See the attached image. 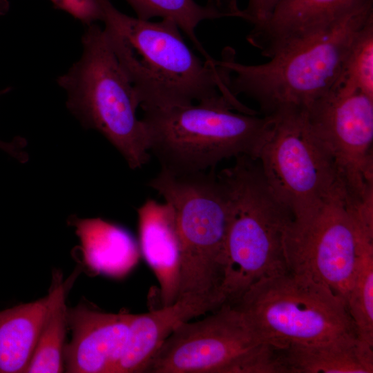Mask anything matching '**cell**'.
<instances>
[{
  "label": "cell",
  "mask_w": 373,
  "mask_h": 373,
  "mask_svg": "<svg viewBox=\"0 0 373 373\" xmlns=\"http://www.w3.org/2000/svg\"><path fill=\"white\" fill-rule=\"evenodd\" d=\"M107 41L142 110L227 99L241 103L229 87V73L213 58L201 59L178 25L126 15L111 0H97Z\"/></svg>",
  "instance_id": "6da1fadb"
},
{
  "label": "cell",
  "mask_w": 373,
  "mask_h": 373,
  "mask_svg": "<svg viewBox=\"0 0 373 373\" xmlns=\"http://www.w3.org/2000/svg\"><path fill=\"white\" fill-rule=\"evenodd\" d=\"M372 17L373 0H368L325 29L282 49L266 63L238 62L231 48L224 49L218 61L229 75L231 93L253 99L262 115L305 109L335 87L352 43Z\"/></svg>",
  "instance_id": "7a4b0ae2"
},
{
  "label": "cell",
  "mask_w": 373,
  "mask_h": 373,
  "mask_svg": "<svg viewBox=\"0 0 373 373\" xmlns=\"http://www.w3.org/2000/svg\"><path fill=\"white\" fill-rule=\"evenodd\" d=\"M150 154L175 174L215 169L222 160H258L274 118L227 99L144 110Z\"/></svg>",
  "instance_id": "3957f363"
},
{
  "label": "cell",
  "mask_w": 373,
  "mask_h": 373,
  "mask_svg": "<svg viewBox=\"0 0 373 373\" xmlns=\"http://www.w3.org/2000/svg\"><path fill=\"white\" fill-rule=\"evenodd\" d=\"M173 209L180 241L177 300L218 309L231 217L227 189L215 169L175 174L160 169L148 183Z\"/></svg>",
  "instance_id": "277c9868"
},
{
  "label": "cell",
  "mask_w": 373,
  "mask_h": 373,
  "mask_svg": "<svg viewBox=\"0 0 373 373\" xmlns=\"http://www.w3.org/2000/svg\"><path fill=\"white\" fill-rule=\"evenodd\" d=\"M218 176L231 203L221 297L236 305L254 283L289 271L284 241L293 216L268 186L258 160L238 156Z\"/></svg>",
  "instance_id": "5b68a950"
},
{
  "label": "cell",
  "mask_w": 373,
  "mask_h": 373,
  "mask_svg": "<svg viewBox=\"0 0 373 373\" xmlns=\"http://www.w3.org/2000/svg\"><path fill=\"white\" fill-rule=\"evenodd\" d=\"M80 59L57 79L66 106L86 128L97 131L132 169L151 158L148 138L134 90L106 37L95 23L86 26Z\"/></svg>",
  "instance_id": "8992f818"
},
{
  "label": "cell",
  "mask_w": 373,
  "mask_h": 373,
  "mask_svg": "<svg viewBox=\"0 0 373 373\" xmlns=\"http://www.w3.org/2000/svg\"><path fill=\"white\" fill-rule=\"evenodd\" d=\"M234 305L261 342L280 349L357 335L343 300L290 271L254 283Z\"/></svg>",
  "instance_id": "52a82bcc"
},
{
  "label": "cell",
  "mask_w": 373,
  "mask_h": 373,
  "mask_svg": "<svg viewBox=\"0 0 373 373\" xmlns=\"http://www.w3.org/2000/svg\"><path fill=\"white\" fill-rule=\"evenodd\" d=\"M278 370L276 349L253 334L236 305L224 303L201 320L178 324L144 372L278 373Z\"/></svg>",
  "instance_id": "ba28073f"
},
{
  "label": "cell",
  "mask_w": 373,
  "mask_h": 373,
  "mask_svg": "<svg viewBox=\"0 0 373 373\" xmlns=\"http://www.w3.org/2000/svg\"><path fill=\"white\" fill-rule=\"evenodd\" d=\"M270 115L273 126L258 161L276 197L293 219H302L317 211L343 184L303 109H283Z\"/></svg>",
  "instance_id": "9c48e42d"
},
{
  "label": "cell",
  "mask_w": 373,
  "mask_h": 373,
  "mask_svg": "<svg viewBox=\"0 0 373 373\" xmlns=\"http://www.w3.org/2000/svg\"><path fill=\"white\" fill-rule=\"evenodd\" d=\"M357 247L350 197L343 184L312 215L293 219L284 241L289 271L323 285L346 306Z\"/></svg>",
  "instance_id": "30bf717a"
},
{
  "label": "cell",
  "mask_w": 373,
  "mask_h": 373,
  "mask_svg": "<svg viewBox=\"0 0 373 373\" xmlns=\"http://www.w3.org/2000/svg\"><path fill=\"white\" fill-rule=\"evenodd\" d=\"M303 110L347 193L356 199L373 193V98L336 84Z\"/></svg>",
  "instance_id": "8fae6325"
},
{
  "label": "cell",
  "mask_w": 373,
  "mask_h": 373,
  "mask_svg": "<svg viewBox=\"0 0 373 373\" xmlns=\"http://www.w3.org/2000/svg\"><path fill=\"white\" fill-rule=\"evenodd\" d=\"M133 314L105 313L84 304L67 311L72 338L64 350L70 373H115L128 337Z\"/></svg>",
  "instance_id": "7c38bea8"
},
{
  "label": "cell",
  "mask_w": 373,
  "mask_h": 373,
  "mask_svg": "<svg viewBox=\"0 0 373 373\" xmlns=\"http://www.w3.org/2000/svg\"><path fill=\"white\" fill-rule=\"evenodd\" d=\"M368 0H281L269 19L254 26L248 42L267 57L316 34Z\"/></svg>",
  "instance_id": "4fadbf2b"
},
{
  "label": "cell",
  "mask_w": 373,
  "mask_h": 373,
  "mask_svg": "<svg viewBox=\"0 0 373 373\" xmlns=\"http://www.w3.org/2000/svg\"><path fill=\"white\" fill-rule=\"evenodd\" d=\"M142 256L159 284L162 306L173 304L178 298L180 241L173 208L149 199L137 209Z\"/></svg>",
  "instance_id": "5bb4252c"
},
{
  "label": "cell",
  "mask_w": 373,
  "mask_h": 373,
  "mask_svg": "<svg viewBox=\"0 0 373 373\" xmlns=\"http://www.w3.org/2000/svg\"><path fill=\"white\" fill-rule=\"evenodd\" d=\"M213 311L208 305L178 300L142 314H133L115 373L144 372L150 359L178 324Z\"/></svg>",
  "instance_id": "9a60e30c"
},
{
  "label": "cell",
  "mask_w": 373,
  "mask_h": 373,
  "mask_svg": "<svg viewBox=\"0 0 373 373\" xmlns=\"http://www.w3.org/2000/svg\"><path fill=\"white\" fill-rule=\"evenodd\" d=\"M61 284L57 274L45 297L0 311V373L25 372Z\"/></svg>",
  "instance_id": "2e32d148"
},
{
  "label": "cell",
  "mask_w": 373,
  "mask_h": 373,
  "mask_svg": "<svg viewBox=\"0 0 373 373\" xmlns=\"http://www.w3.org/2000/svg\"><path fill=\"white\" fill-rule=\"evenodd\" d=\"M280 355L285 373L373 372V346L357 335L289 345L280 349Z\"/></svg>",
  "instance_id": "e0dca14e"
},
{
  "label": "cell",
  "mask_w": 373,
  "mask_h": 373,
  "mask_svg": "<svg viewBox=\"0 0 373 373\" xmlns=\"http://www.w3.org/2000/svg\"><path fill=\"white\" fill-rule=\"evenodd\" d=\"M79 239L83 260L92 271L105 276L120 278L136 264L139 251L131 235L124 228L103 219H69Z\"/></svg>",
  "instance_id": "ac0fdd59"
},
{
  "label": "cell",
  "mask_w": 373,
  "mask_h": 373,
  "mask_svg": "<svg viewBox=\"0 0 373 373\" xmlns=\"http://www.w3.org/2000/svg\"><path fill=\"white\" fill-rule=\"evenodd\" d=\"M137 13V17L150 20L160 17L173 21L204 59L211 57L204 50L195 34L199 23L207 19L224 17H238L241 10L236 0H209L204 6L194 0H126Z\"/></svg>",
  "instance_id": "d6986e66"
},
{
  "label": "cell",
  "mask_w": 373,
  "mask_h": 373,
  "mask_svg": "<svg viewBox=\"0 0 373 373\" xmlns=\"http://www.w3.org/2000/svg\"><path fill=\"white\" fill-rule=\"evenodd\" d=\"M358 247L347 308L358 337L373 346V233L357 228Z\"/></svg>",
  "instance_id": "ffe728a7"
},
{
  "label": "cell",
  "mask_w": 373,
  "mask_h": 373,
  "mask_svg": "<svg viewBox=\"0 0 373 373\" xmlns=\"http://www.w3.org/2000/svg\"><path fill=\"white\" fill-rule=\"evenodd\" d=\"M65 295L66 287L62 283L48 313L25 372H63L64 339L68 326Z\"/></svg>",
  "instance_id": "44dd1931"
},
{
  "label": "cell",
  "mask_w": 373,
  "mask_h": 373,
  "mask_svg": "<svg viewBox=\"0 0 373 373\" xmlns=\"http://www.w3.org/2000/svg\"><path fill=\"white\" fill-rule=\"evenodd\" d=\"M336 84L360 90L373 98V17L356 35Z\"/></svg>",
  "instance_id": "7402d4cb"
},
{
  "label": "cell",
  "mask_w": 373,
  "mask_h": 373,
  "mask_svg": "<svg viewBox=\"0 0 373 373\" xmlns=\"http://www.w3.org/2000/svg\"><path fill=\"white\" fill-rule=\"evenodd\" d=\"M50 1L55 8L66 12L86 26L102 19V10L97 0H50Z\"/></svg>",
  "instance_id": "603a6c76"
},
{
  "label": "cell",
  "mask_w": 373,
  "mask_h": 373,
  "mask_svg": "<svg viewBox=\"0 0 373 373\" xmlns=\"http://www.w3.org/2000/svg\"><path fill=\"white\" fill-rule=\"evenodd\" d=\"M281 0H249L247 8L242 10L243 17L253 24L258 26L266 21Z\"/></svg>",
  "instance_id": "cb8c5ba5"
},
{
  "label": "cell",
  "mask_w": 373,
  "mask_h": 373,
  "mask_svg": "<svg viewBox=\"0 0 373 373\" xmlns=\"http://www.w3.org/2000/svg\"><path fill=\"white\" fill-rule=\"evenodd\" d=\"M10 89V87H8L0 90V95L9 92ZM26 144L25 139L22 137H16L12 142L8 143L0 140V149L23 163L28 160V155L22 151Z\"/></svg>",
  "instance_id": "d4e9b609"
},
{
  "label": "cell",
  "mask_w": 373,
  "mask_h": 373,
  "mask_svg": "<svg viewBox=\"0 0 373 373\" xmlns=\"http://www.w3.org/2000/svg\"><path fill=\"white\" fill-rule=\"evenodd\" d=\"M9 10V3L7 0H0V16L8 12Z\"/></svg>",
  "instance_id": "484cf974"
}]
</instances>
